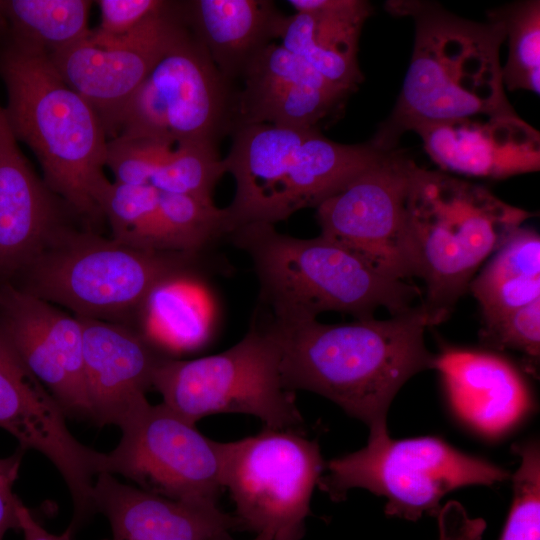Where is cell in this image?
Here are the masks:
<instances>
[{
	"instance_id": "obj_1",
	"label": "cell",
	"mask_w": 540,
	"mask_h": 540,
	"mask_svg": "<svg viewBox=\"0 0 540 540\" xmlns=\"http://www.w3.org/2000/svg\"><path fill=\"white\" fill-rule=\"evenodd\" d=\"M281 349V378L291 392L306 390L333 401L370 432L387 430V413L400 388L433 368L422 306L386 320L341 324L317 319L268 325Z\"/></svg>"
},
{
	"instance_id": "obj_2",
	"label": "cell",
	"mask_w": 540,
	"mask_h": 540,
	"mask_svg": "<svg viewBox=\"0 0 540 540\" xmlns=\"http://www.w3.org/2000/svg\"><path fill=\"white\" fill-rule=\"evenodd\" d=\"M388 10L413 19L415 37L402 89L370 142L396 149L407 131L474 115L516 114L505 94L501 21L478 22L428 1H388Z\"/></svg>"
},
{
	"instance_id": "obj_3",
	"label": "cell",
	"mask_w": 540,
	"mask_h": 540,
	"mask_svg": "<svg viewBox=\"0 0 540 540\" xmlns=\"http://www.w3.org/2000/svg\"><path fill=\"white\" fill-rule=\"evenodd\" d=\"M4 108L15 138L36 155L47 187L76 212L102 216L107 134L91 105L60 77L44 51L11 43L1 54Z\"/></svg>"
},
{
	"instance_id": "obj_4",
	"label": "cell",
	"mask_w": 540,
	"mask_h": 540,
	"mask_svg": "<svg viewBox=\"0 0 540 540\" xmlns=\"http://www.w3.org/2000/svg\"><path fill=\"white\" fill-rule=\"evenodd\" d=\"M227 237L249 256L260 301L278 323L313 320L326 311L364 319L384 308L394 316L409 310L420 294L322 235L302 239L272 224L251 223Z\"/></svg>"
},
{
	"instance_id": "obj_5",
	"label": "cell",
	"mask_w": 540,
	"mask_h": 540,
	"mask_svg": "<svg viewBox=\"0 0 540 540\" xmlns=\"http://www.w3.org/2000/svg\"><path fill=\"white\" fill-rule=\"evenodd\" d=\"M205 253L141 249L62 226L10 283L76 317L107 321L144 309L165 283L229 270L226 260Z\"/></svg>"
},
{
	"instance_id": "obj_6",
	"label": "cell",
	"mask_w": 540,
	"mask_h": 540,
	"mask_svg": "<svg viewBox=\"0 0 540 540\" xmlns=\"http://www.w3.org/2000/svg\"><path fill=\"white\" fill-rule=\"evenodd\" d=\"M533 216L486 187L446 172L417 167L406 198L416 277L428 326L446 320L480 265Z\"/></svg>"
},
{
	"instance_id": "obj_7",
	"label": "cell",
	"mask_w": 540,
	"mask_h": 540,
	"mask_svg": "<svg viewBox=\"0 0 540 540\" xmlns=\"http://www.w3.org/2000/svg\"><path fill=\"white\" fill-rule=\"evenodd\" d=\"M232 132L223 159L236 186L225 208L228 233L251 223L275 225L301 209L316 208L391 152L370 141L341 144L318 128L249 124Z\"/></svg>"
},
{
	"instance_id": "obj_8",
	"label": "cell",
	"mask_w": 540,
	"mask_h": 540,
	"mask_svg": "<svg viewBox=\"0 0 540 540\" xmlns=\"http://www.w3.org/2000/svg\"><path fill=\"white\" fill-rule=\"evenodd\" d=\"M281 349L256 318L244 337L227 350L197 359L163 358L153 388L173 412L196 424L203 417L238 413L259 418L266 427L297 430L304 420L281 378Z\"/></svg>"
},
{
	"instance_id": "obj_9",
	"label": "cell",
	"mask_w": 540,
	"mask_h": 540,
	"mask_svg": "<svg viewBox=\"0 0 540 540\" xmlns=\"http://www.w3.org/2000/svg\"><path fill=\"white\" fill-rule=\"evenodd\" d=\"M319 488L333 501L363 488L386 499V515L417 521L437 515L443 497L468 485L508 479L507 470L463 453L438 437L392 439L388 431L369 432L365 447L326 465Z\"/></svg>"
},
{
	"instance_id": "obj_10",
	"label": "cell",
	"mask_w": 540,
	"mask_h": 540,
	"mask_svg": "<svg viewBox=\"0 0 540 540\" xmlns=\"http://www.w3.org/2000/svg\"><path fill=\"white\" fill-rule=\"evenodd\" d=\"M324 461L316 440L297 430L264 426L224 442L223 487L241 528L273 540H300Z\"/></svg>"
},
{
	"instance_id": "obj_11",
	"label": "cell",
	"mask_w": 540,
	"mask_h": 540,
	"mask_svg": "<svg viewBox=\"0 0 540 540\" xmlns=\"http://www.w3.org/2000/svg\"><path fill=\"white\" fill-rule=\"evenodd\" d=\"M234 101L230 83L190 32L129 99L113 138L215 146L222 132L233 129Z\"/></svg>"
},
{
	"instance_id": "obj_12",
	"label": "cell",
	"mask_w": 540,
	"mask_h": 540,
	"mask_svg": "<svg viewBox=\"0 0 540 540\" xmlns=\"http://www.w3.org/2000/svg\"><path fill=\"white\" fill-rule=\"evenodd\" d=\"M163 403L149 402L119 426L121 439L106 453L105 472L173 500L218 505L224 442L204 436Z\"/></svg>"
},
{
	"instance_id": "obj_13",
	"label": "cell",
	"mask_w": 540,
	"mask_h": 540,
	"mask_svg": "<svg viewBox=\"0 0 540 540\" xmlns=\"http://www.w3.org/2000/svg\"><path fill=\"white\" fill-rule=\"evenodd\" d=\"M418 166L393 150L316 207L320 235L399 280L416 276L406 198Z\"/></svg>"
},
{
	"instance_id": "obj_14",
	"label": "cell",
	"mask_w": 540,
	"mask_h": 540,
	"mask_svg": "<svg viewBox=\"0 0 540 540\" xmlns=\"http://www.w3.org/2000/svg\"><path fill=\"white\" fill-rule=\"evenodd\" d=\"M190 34L181 3L167 2L130 32L91 31L49 55L64 82L83 97L112 138L125 105L160 59Z\"/></svg>"
},
{
	"instance_id": "obj_15",
	"label": "cell",
	"mask_w": 540,
	"mask_h": 540,
	"mask_svg": "<svg viewBox=\"0 0 540 540\" xmlns=\"http://www.w3.org/2000/svg\"><path fill=\"white\" fill-rule=\"evenodd\" d=\"M65 416L0 335V428L19 442L20 449L38 451L52 462L68 487L74 514L82 516L93 510L94 482L104 472L106 453L79 442Z\"/></svg>"
},
{
	"instance_id": "obj_16",
	"label": "cell",
	"mask_w": 540,
	"mask_h": 540,
	"mask_svg": "<svg viewBox=\"0 0 540 540\" xmlns=\"http://www.w3.org/2000/svg\"><path fill=\"white\" fill-rule=\"evenodd\" d=\"M0 335L66 416L92 419L79 319L10 282L0 283Z\"/></svg>"
},
{
	"instance_id": "obj_17",
	"label": "cell",
	"mask_w": 540,
	"mask_h": 540,
	"mask_svg": "<svg viewBox=\"0 0 540 540\" xmlns=\"http://www.w3.org/2000/svg\"><path fill=\"white\" fill-rule=\"evenodd\" d=\"M414 132L446 173L503 179L540 168V134L517 114L474 115Z\"/></svg>"
},
{
	"instance_id": "obj_18",
	"label": "cell",
	"mask_w": 540,
	"mask_h": 540,
	"mask_svg": "<svg viewBox=\"0 0 540 540\" xmlns=\"http://www.w3.org/2000/svg\"><path fill=\"white\" fill-rule=\"evenodd\" d=\"M82 326L83 368L92 419L120 426L147 404L162 355L150 338L118 324L77 317Z\"/></svg>"
},
{
	"instance_id": "obj_19",
	"label": "cell",
	"mask_w": 540,
	"mask_h": 540,
	"mask_svg": "<svg viewBox=\"0 0 540 540\" xmlns=\"http://www.w3.org/2000/svg\"><path fill=\"white\" fill-rule=\"evenodd\" d=\"M295 9L281 14L275 38L327 82L350 96L363 80L358 63L359 39L373 13L363 0H289Z\"/></svg>"
},
{
	"instance_id": "obj_20",
	"label": "cell",
	"mask_w": 540,
	"mask_h": 540,
	"mask_svg": "<svg viewBox=\"0 0 540 540\" xmlns=\"http://www.w3.org/2000/svg\"><path fill=\"white\" fill-rule=\"evenodd\" d=\"M93 500L111 526L112 537L106 540H227L241 528L235 515L218 505L173 500L107 472L96 476Z\"/></svg>"
},
{
	"instance_id": "obj_21",
	"label": "cell",
	"mask_w": 540,
	"mask_h": 540,
	"mask_svg": "<svg viewBox=\"0 0 540 540\" xmlns=\"http://www.w3.org/2000/svg\"><path fill=\"white\" fill-rule=\"evenodd\" d=\"M433 369L441 375L454 413L483 435L504 434L531 408L523 377L500 356L449 348L435 356Z\"/></svg>"
},
{
	"instance_id": "obj_22",
	"label": "cell",
	"mask_w": 540,
	"mask_h": 540,
	"mask_svg": "<svg viewBox=\"0 0 540 540\" xmlns=\"http://www.w3.org/2000/svg\"><path fill=\"white\" fill-rule=\"evenodd\" d=\"M51 192L27 163L0 105V283L12 281L62 227Z\"/></svg>"
},
{
	"instance_id": "obj_23",
	"label": "cell",
	"mask_w": 540,
	"mask_h": 540,
	"mask_svg": "<svg viewBox=\"0 0 540 540\" xmlns=\"http://www.w3.org/2000/svg\"><path fill=\"white\" fill-rule=\"evenodd\" d=\"M184 19L230 83L275 38L279 13L265 0H195L181 3Z\"/></svg>"
},
{
	"instance_id": "obj_24",
	"label": "cell",
	"mask_w": 540,
	"mask_h": 540,
	"mask_svg": "<svg viewBox=\"0 0 540 540\" xmlns=\"http://www.w3.org/2000/svg\"><path fill=\"white\" fill-rule=\"evenodd\" d=\"M478 301L484 326L540 300V237L516 228L493 253L469 288Z\"/></svg>"
},
{
	"instance_id": "obj_25",
	"label": "cell",
	"mask_w": 540,
	"mask_h": 540,
	"mask_svg": "<svg viewBox=\"0 0 540 540\" xmlns=\"http://www.w3.org/2000/svg\"><path fill=\"white\" fill-rule=\"evenodd\" d=\"M90 6L87 0H7L0 1V18L12 43L50 55L90 35Z\"/></svg>"
},
{
	"instance_id": "obj_26",
	"label": "cell",
	"mask_w": 540,
	"mask_h": 540,
	"mask_svg": "<svg viewBox=\"0 0 540 540\" xmlns=\"http://www.w3.org/2000/svg\"><path fill=\"white\" fill-rule=\"evenodd\" d=\"M228 234L225 208L213 200L159 191L158 216L150 248L154 251L206 252Z\"/></svg>"
},
{
	"instance_id": "obj_27",
	"label": "cell",
	"mask_w": 540,
	"mask_h": 540,
	"mask_svg": "<svg viewBox=\"0 0 540 540\" xmlns=\"http://www.w3.org/2000/svg\"><path fill=\"white\" fill-rule=\"evenodd\" d=\"M144 309L150 324L149 336L165 348L189 350L207 337L206 312L190 281L161 285L150 295Z\"/></svg>"
},
{
	"instance_id": "obj_28",
	"label": "cell",
	"mask_w": 540,
	"mask_h": 540,
	"mask_svg": "<svg viewBox=\"0 0 540 540\" xmlns=\"http://www.w3.org/2000/svg\"><path fill=\"white\" fill-rule=\"evenodd\" d=\"M226 173L216 147L202 143L158 144L148 185L160 192L212 200V192Z\"/></svg>"
},
{
	"instance_id": "obj_29",
	"label": "cell",
	"mask_w": 540,
	"mask_h": 540,
	"mask_svg": "<svg viewBox=\"0 0 540 540\" xmlns=\"http://www.w3.org/2000/svg\"><path fill=\"white\" fill-rule=\"evenodd\" d=\"M489 15L503 24L508 55L502 66L504 87L510 91H540V2L518 1Z\"/></svg>"
},
{
	"instance_id": "obj_30",
	"label": "cell",
	"mask_w": 540,
	"mask_h": 540,
	"mask_svg": "<svg viewBox=\"0 0 540 540\" xmlns=\"http://www.w3.org/2000/svg\"><path fill=\"white\" fill-rule=\"evenodd\" d=\"M158 202L159 191L150 185L113 182L101 198L100 210L102 216L108 219L113 239L151 250Z\"/></svg>"
},
{
	"instance_id": "obj_31",
	"label": "cell",
	"mask_w": 540,
	"mask_h": 540,
	"mask_svg": "<svg viewBox=\"0 0 540 540\" xmlns=\"http://www.w3.org/2000/svg\"><path fill=\"white\" fill-rule=\"evenodd\" d=\"M520 465L512 476L513 497L498 540H540V448L538 441L517 443Z\"/></svg>"
},
{
	"instance_id": "obj_32",
	"label": "cell",
	"mask_w": 540,
	"mask_h": 540,
	"mask_svg": "<svg viewBox=\"0 0 540 540\" xmlns=\"http://www.w3.org/2000/svg\"><path fill=\"white\" fill-rule=\"evenodd\" d=\"M482 339L487 346L521 352L535 364L540 354V300L484 326Z\"/></svg>"
},
{
	"instance_id": "obj_33",
	"label": "cell",
	"mask_w": 540,
	"mask_h": 540,
	"mask_svg": "<svg viewBox=\"0 0 540 540\" xmlns=\"http://www.w3.org/2000/svg\"><path fill=\"white\" fill-rule=\"evenodd\" d=\"M101 25L95 30L108 37L124 35L158 10L165 1L159 0H100Z\"/></svg>"
},
{
	"instance_id": "obj_34",
	"label": "cell",
	"mask_w": 540,
	"mask_h": 540,
	"mask_svg": "<svg viewBox=\"0 0 540 540\" xmlns=\"http://www.w3.org/2000/svg\"><path fill=\"white\" fill-rule=\"evenodd\" d=\"M16 476L0 473V540L8 530H19L16 507L19 498L13 493Z\"/></svg>"
},
{
	"instance_id": "obj_35",
	"label": "cell",
	"mask_w": 540,
	"mask_h": 540,
	"mask_svg": "<svg viewBox=\"0 0 540 540\" xmlns=\"http://www.w3.org/2000/svg\"><path fill=\"white\" fill-rule=\"evenodd\" d=\"M16 512L19 530L22 531L24 540H71L72 538L74 532L70 525L59 535L46 531L20 499L17 503Z\"/></svg>"
},
{
	"instance_id": "obj_36",
	"label": "cell",
	"mask_w": 540,
	"mask_h": 540,
	"mask_svg": "<svg viewBox=\"0 0 540 540\" xmlns=\"http://www.w3.org/2000/svg\"><path fill=\"white\" fill-rule=\"evenodd\" d=\"M22 453L23 450L19 449L12 456L0 459V473L17 477Z\"/></svg>"
},
{
	"instance_id": "obj_37",
	"label": "cell",
	"mask_w": 540,
	"mask_h": 540,
	"mask_svg": "<svg viewBox=\"0 0 540 540\" xmlns=\"http://www.w3.org/2000/svg\"><path fill=\"white\" fill-rule=\"evenodd\" d=\"M231 540V539H227ZM252 540H273L272 537L266 533L256 534V537Z\"/></svg>"
}]
</instances>
